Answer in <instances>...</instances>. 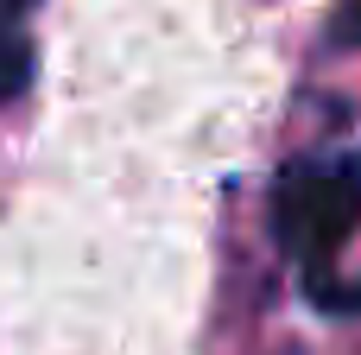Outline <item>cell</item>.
Wrapping results in <instances>:
<instances>
[{
	"label": "cell",
	"instance_id": "1",
	"mask_svg": "<svg viewBox=\"0 0 361 355\" xmlns=\"http://www.w3.org/2000/svg\"><path fill=\"white\" fill-rule=\"evenodd\" d=\"M355 222H361V165H305L279 184L273 229H279L286 254L324 260L343 248V235Z\"/></svg>",
	"mask_w": 361,
	"mask_h": 355
},
{
	"label": "cell",
	"instance_id": "2",
	"mask_svg": "<svg viewBox=\"0 0 361 355\" xmlns=\"http://www.w3.org/2000/svg\"><path fill=\"white\" fill-rule=\"evenodd\" d=\"M25 83H32V44H25L19 19H0V102L19 95Z\"/></svg>",
	"mask_w": 361,
	"mask_h": 355
},
{
	"label": "cell",
	"instance_id": "3",
	"mask_svg": "<svg viewBox=\"0 0 361 355\" xmlns=\"http://www.w3.org/2000/svg\"><path fill=\"white\" fill-rule=\"evenodd\" d=\"M336 32H343V38H361V0H349V13H343Z\"/></svg>",
	"mask_w": 361,
	"mask_h": 355
},
{
	"label": "cell",
	"instance_id": "4",
	"mask_svg": "<svg viewBox=\"0 0 361 355\" xmlns=\"http://www.w3.org/2000/svg\"><path fill=\"white\" fill-rule=\"evenodd\" d=\"M25 6L32 0H0V19H25Z\"/></svg>",
	"mask_w": 361,
	"mask_h": 355
}]
</instances>
